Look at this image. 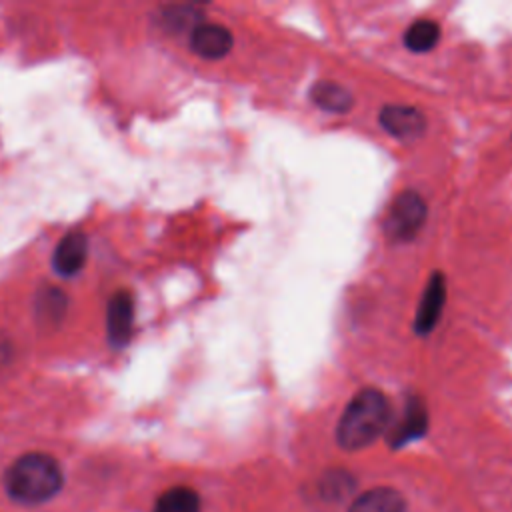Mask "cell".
I'll return each instance as SVG.
<instances>
[{"instance_id":"13","label":"cell","mask_w":512,"mask_h":512,"mask_svg":"<svg viewBox=\"0 0 512 512\" xmlns=\"http://www.w3.org/2000/svg\"><path fill=\"white\" fill-rule=\"evenodd\" d=\"M154 512H200V496L188 486H172L158 496Z\"/></svg>"},{"instance_id":"15","label":"cell","mask_w":512,"mask_h":512,"mask_svg":"<svg viewBox=\"0 0 512 512\" xmlns=\"http://www.w3.org/2000/svg\"><path fill=\"white\" fill-rule=\"evenodd\" d=\"M350 488H352V478L346 472L328 474L322 484V492L328 498H342L350 492Z\"/></svg>"},{"instance_id":"10","label":"cell","mask_w":512,"mask_h":512,"mask_svg":"<svg viewBox=\"0 0 512 512\" xmlns=\"http://www.w3.org/2000/svg\"><path fill=\"white\" fill-rule=\"evenodd\" d=\"M348 512H406V498L388 486L370 488L354 498Z\"/></svg>"},{"instance_id":"1","label":"cell","mask_w":512,"mask_h":512,"mask_svg":"<svg viewBox=\"0 0 512 512\" xmlns=\"http://www.w3.org/2000/svg\"><path fill=\"white\" fill-rule=\"evenodd\" d=\"M62 468L44 452H28L16 458L4 472V490L20 504H42L62 488Z\"/></svg>"},{"instance_id":"16","label":"cell","mask_w":512,"mask_h":512,"mask_svg":"<svg viewBox=\"0 0 512 512\" xmlns=\"http://www.w3.org/2000/svg\"><path fill=\"white\" fill-rule=\"evenodd\" d=\"M196 16L198 14H196L194 6H170L168 10H164V22L172 30H180L186 22H192Z\"/></svg>"},{"instance_id":"8","label":"cell","mask_w":512,"mask_h":512,"mask_svg":"<svg viewBox=\"0 0 512 512\" xmlns=\"http://www.w3.org/2000/svg\"><path fill=\"white\" fill-rule=\"evenodd\" d=\"M88 260V240L80 230L68 232L60 238L52 254V268L58 276L72 278L76 276Z\"/></svg>"},{"instance_id":"5","label":"cell","mask_w":512,"mask_h":512,"mask_svg":"<svg viewBox=\"0 0 512 512\" xmlns=\"http://www.w3.org/2000/svg\"><path fill=\"white\" fill-rule=\"evenodd\" d=\"M380 126L394 138L400 140H414L420 138L426 130L424 114L414 106L404 104H388L380 110L378 116Z\"/></svg>"},{"instance_id":"12","label":"cell","mask_w":512,"mask_h":512,"mask_svg":"<svg viewBox=\"0 0 512 512\" xmlns=\"http://www.w3.org/2000/svg\"><path fill=\"white\" fill-rule=\"evenodd\" d=\"M66 302H68L66 294L60 288H56V286L40 290L36 300H34L36 320L46 324L48 328L60 324L64 314H66Z\"/></svg>"},{"instance_id":"2","label":"cell","mask_w":512,"mask_h":512,"mask_svg":"<svg viewBox=\"0 0 512 512\" xmlns=\"http://www.w3.org/2000/svg\"><path fill=\"white\" fill-rule=\"evenodd\" d=\"M390 426V402L376 388H362L344 408L336 440L344 450H360L372 444Z\"/></svg>"},{"instance_id":"6","label":"cell","mask_w":512,"mask_h":512,"mask_svg":"<svg viewBox=\"0 0 512 512\" xmlns=\"http://www.w3.org/2000/svg\"><path fill=\"white\" fill-rule=\"evenodd\" d=\"M232 44V32L222 24L200 22L194 30H190V48L200 58L220 60L232 50Z\"/></svg>"},{"instance_id":"11","label":"cell","mask_w":512,"mask_h":512,"mask_svg":"<svg viewBox=\"0 0 512 512\" xmlns=\"http://www.w3.org/2000/svg\"><path fill=\"white\" fill-rule=\"evenodd\" d=\"M310 100L326 110V112H334V114H346L352 106H354V98L348 92V88H344L338 82L332 80H320L310 88Z\"/></svg>"},{"instance_id":"14","label":"cell","mask_w":512,"mask_h":512,"mask_svg":"<svg viewBox=\"0 0 512 512\" xmlns=\"http://www.w3.org/2000/svg\"><path fill=\"white\" fill-rule=\"evenodd\" d=\"M440 38V26L434 20L420 18L404 32V46L410 52H428Z\"/></svg>"},{"instance_id":"9","label":"cell","mask_w":512,"mask_h":512,"mask_svg":"<svg viewBox=\"0 0 512 512\" xmlns=\"http://www.w3.org/2000/svg\"><path fill=\"white\" fill-rule=\"evenodd\" d=\"M426 430H428V414H426L424 402L420 398H408L400 420L388 432V444L392 448H400L424 436Z\"/></svg>"},{"instance_id":"7","label":"cell","mask_w":512,"mask_h":512,"mask_svg":"<svg viewBox=\"0 0 512 512\" xmlns=\"http://www.w3.org/2000/svg\"><path fill=\"white\" fill-rule=\"evenodd\" d=\"M444 302H446V278L442 272H434L424 288V294L416 312L414 330L418 336H426L434 330L442 314Z\"/></svg>"},{"instance_id":"4","label":"cell","mask_w":512,"mask_h":512,"mask_svg":"<svg viewBox=\"0 0 512 512\" xmlns=\"http://www.w3.org/2000/svg\"><path fill=\"white\" fill-rule=\"evenodd\" d=\"M134 330V298L126 290H118L108 300L106 332L114 348H124Z\"/></svg>"},{"instance_id":"3","label":"cell","mask_w":512,"mask_h":512,"mask_svg":"<svg viewBox=\"0 0 512 512\" xmlns=\"http://www.w3.org/2000/svg\"><path fill=\"white\" fill-rule=\"evenodd\" d=\"M426 222V202L414 190L398 194L384 218V232L392 242H410Z\"/></svg>"}]
</instances>
